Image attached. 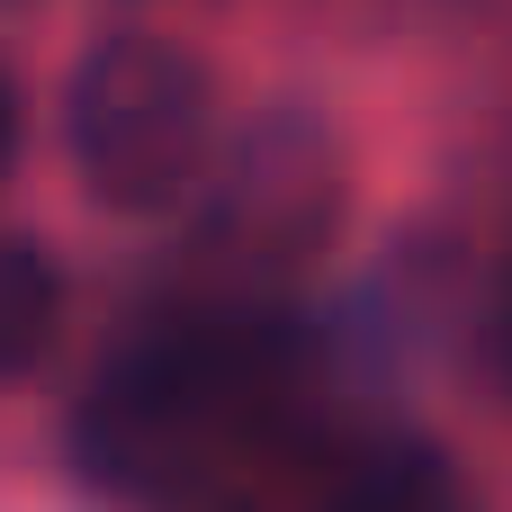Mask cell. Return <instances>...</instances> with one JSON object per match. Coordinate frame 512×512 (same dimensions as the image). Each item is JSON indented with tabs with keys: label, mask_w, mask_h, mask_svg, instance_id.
<instances>
[{
	"label": "cell",
	"mask_w": 512,
	"mask_h": 512,
	"mask_svg": "<svg viewBox=\"0 0 512 512\" xmlns=\"http://www.w3.org/2000/svg\"><path fill=\"white\" fill-rule=\"evenodd\" d=\"M297 396V333L279 315H198L117 351L81 414L72 459L108 495H180L225 468Z\"/></svg>",
	"instance_id": "obj_1"
},
{
	"label": "cell",
	"mask_w": 512,
	"mask_h": 512,
	"mask_svg": "<svg viewBox=\"0 0 512 512\" xmlns=\"http://www.w3.org/2000/svg\"><path fill=\"white\" fill-rule=\"evenodd\" d=\"M63 135H72V171L99 207L162 216L171 198H189V180L207 171V144H216L207 63L180 36L117 27L81 54L72 99H63Z\"/></svg>",
	"instance_id": "obj_2"
},
{
	"label": "cell",
	"mask_w": 512,
	"mask_h": 512,
	"mask_svg": "<svg viewBox=\"0 0 512 512\" xmlns=\"http://www.w3.org/2000/svg\"><path fill=\"white\" fill-rule=\"evenodd\" d=\"M342 225V153L315 117H261L234 162L216 171V198H207V225H198V252L225 261L234 279H288L306 270Z\"/></svg>",
	"instance_id": "obj_3"
},
{
	"label": "cell",
	"mask_w": 512,
	"mask_h": 512,
	"mask_svg": "<svg viewBox=\"0 0 512 512\" xmlns=\"http://www.w3.org/2000/svg\"><path fill=\"white\" fill-rule=\"evenodd\" d=\"M54 342H63V270L27 234H0V387L36 378Z\"/></svg>",
	"instance_id": "obj_4"
},
{
	"label": "cell",
	"mask_w": 512,
	"mask_h": 512,
	"mask_svg": "<svg viewBox=\"0 0 512 512\" xmlns=\"http://www.w3.org/2000/svg\"><path fill=\"white\" fill-rule=\"evenodd\" d=\"M324 512H468V486L450 477V459H441V450L396 441V450L360 459Z\"/></svg>",
	"instance_id": "obj_5"
},
{
	"label": "cell",
	"mask_w": 512,
	"mask_h": 512,
	"mask_svg": "<svg viewBox=\"0 0 512 512\" xmlns=\"http://www.w3.org/2000/svg\"><path fill=\"white\" fill-rule=\"evenodd\" d=\"M486 369L512 396V270H504V288H495V306H486Z\"/></svg>",
	"instance_id": "obj_6"
},
{
	"label": "cell",
	"mask_w": 512,
	"mask_h": 512,
	"mask_svg": "<svg viewBox=\"0 0 512 512\" xmlns=\"http://www.w3.org/2000/svg\"><path fill=\"white\" fill-rule=\"evenodd\" d=\"M9 153H18V99H9V81H0V171H9Z\"/></svg>",
	"instance_id": "obj_7"
}]
</instances>
